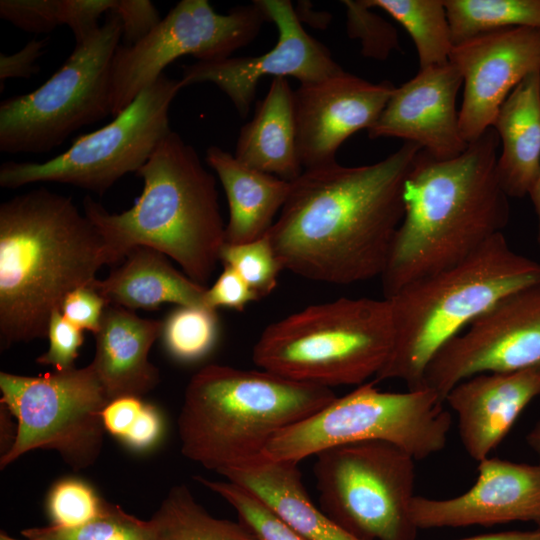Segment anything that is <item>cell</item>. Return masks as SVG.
<instances>
[{
    "instance_id": "obj_1",
    "label": "cell",
    "mask_w": 540,
    "mask_h": 540,
    "mask_svg": "<svg viewBox=\"0 0 540 540\" xmlns=\"http://www.w3.org/2000/svg\"><path fill=\"white\" fill-rule=\"evenodd\" d=\"M420 150L404 142L374 164L303 170L267 233L283 269L335 285L381 277Z\"/></svg>"
},
{
    "instance_id": "obj_2",
    "label": "cell",
    "mask_w": 540,
    "mask_h": 540,
    "mask_svg": "<svg viewBox=\"0 0 540 540\" xmlns=\"http://www.w3.org/2000/svg\"><path fill=\"white\" fill-rule=\"evenodd\" d=\"M499 144L490 127L458 157L417 154L404 184V216L380 277L385 299L503 233L510 205L497 174Z\"/></svg>"
},
{
    "instance_id": "obj_3",
    "label": "cell",
    "mask_w": 540,
    "mask_h": 540,
    "mask_svg": "<svg viewBox=\"0 0 540 540\" xmlns=\"http://www.w3.org/2000/svg\"><path fill=\"white\" fill-rule=\"evenodd\" d=\"M108 265L94 224L68 196L45 188L0 205V343L47 336L71 291L90 286Z\"/></svg>"
},
{
    "instance_id": "obj_4",
    "label": "cell",
    "mask_w": 540,
    "mask_h": 540,
    "mask_svg": "<svg viewBox=\"0 0 540 540\" xmlns=\"http://www.w3.org/2000/svg\"><path fill=\"white\" fill-rule=\"evenodd\" d=\"M137 175L144 188L128 210L109 213L92 197L83 200L84 214L105 243L108 265L146 246L176 261L205 287L226 242L215 177L174 131L160 141Z\"/></svg>"
},
{
    "instance_id": "obj_5",
    "label": "cell",
    "mask_w": 540,
    "mask_h": 540,
    "mask_svg": "<svg viewBox=\"0 0 540 540\" xmlns=\"http://www.w3.org/2000/svg\"><path fill=\"white\" fill-rule=\"evenodd\" d=\"M337 396L266 370L211 364L190 379L178 416L181 451L219 474L263 455L281 430Z\"/></svg>"
},
{
    "instance_id": "obj_6",
    "label": "cell",
    "mask_w": 540,
    "mask_h": 540,
    "mask_svg": "<svg viewBox=\"0 0 540 540\" xmlns=\"http://www.w3.org/2000/svg\"><path fill=\"white\" fill-rule=\"evenodd\" d=\"M537 282L540 263L515 252L499 233L460 263L406 285L388 299L394 344L373 381L424 388L426 368L445 344L503 298Z\"/></svg>"
},
{
    "instance_id": "obj_7",
    "label": "cell",
    "mask_w": 540,
    "mask_h": 540,
    "mask_svg": "<svg viewBox=\"0 0 540 540\" xmlns=\"http://www.w3.org/2000/svg\"><path fill=\"white\" fill-rule=\"evenodd\" d=\"M393 344L388 299L341 297L268 325L252 358L261 369L293 381L359 386L380 372Z\"/></svg>"
},
{
    "instance_id": "obj_8",
    "label": "cell",
    "mask_w": 540,
    "mask_h": 540,
    "mask_svg": "<svg viewBox=\"0 0 540 540\" xmlns=\"http://www.w3.org/2000/svg\"><path fill=\"white\" fill-rule=\"evenodd\" d=\"M375 384H361L279 431L265 447L263 456L298 464L335 446L383 441L422 460L445 448L452 418L436 392L426 387L383 392Z\"/></svg>"
},
{
    "instance_id": "obj_9",
    "label": "cell",
    "mask_w": 540,
    "mask_h": 540,
    "mask_svg": "<svg viewBox=\"0 0 540 540\" xmlns=\"http://www.w3.org/2000/svg\"><path fill=\"white\" fill-rule=\"evenodd\" d=\"M122 37L119 16L110 11L100 27L34 91L0 103V151L46 153L76 130L112 111V60Z\"/></svg>"
},
{
    "instance_id": "obj_10",
    "label": "cell",
    "mask_w": 540,
    "mask_h": 540,
    "mask_svg": "<svg viewBox=\"0 0 540 540\" xmlns=\"http://www.w3.org/2000/svg\"><path fill=\"white\" fill-rule=\"evenodd\" d=\"M316 456L320 509L360 540H416L415 459L383 441L335 446Z\"/></svg>"
},
{
    "instance_id": "obj_11",
    "label": "cell",
    "mask_w": 540,
    "mask_h": 540,
    "mask_svg": "<svg viewBox=\"0 0 540 540\" xmlns=\"http://www.w3.org/2000/svg\"><path fill=\"white\" fill-rule=\"evenodd\" d=\"M0 391L1 406L17 423L1 469L36 449L57 452L77 471L98 459L105 431L102 411L110 399L91 363L41 376L1 372Z\"/></svg>"
},
{
    "instance_id": "obj_12",
    "label": "cell",
    "mask_w": 540,
    "mask_h": 540,
    "mask_svg": "<svg viewBox=\"0 0 540 540\" xmlns=\"http://www.w3.org/2000/svg\"><path fill=\"white\" fill-rule=\"evenodd\" d=\"M181 88L180 79L161 75L113 121L80 136L65 152L42 163H2L0 186L57 182L104 194L127 173H137L172 131L169 108Z\"/></svg>"
},
{
    "instance_id": "obj_13",
    "label": "cell",
    "mask_w": 540,
    "mask_h": 540,
    "mask_svg": "<svg viewBox=\"0 0 540 540\" xmlns=\"http://www.w3.org/2000/svg\"><path fill=\"white\" fill-rule=\"evenodd\" d=\"M269 20L258 0L217 13L207 0H182L141 40L119 45L112 68V111L117 116L177 58L225 59L248 45Z\"/></svg>"
},
{
    "instance_id": "obj_14",
    "label": "cell",
    "mask_w": 540,
    "mask_h": 540,
    "mask_svg": "<svg viewBox=\"0 0 540 540\" xmlns=\"http://www.w3.org/2000/svg\"><path fill=\"white\" fill-rule=\"evenodd\" d=\"M540 365V282L506 296L445 344L431 360L423 387L445 398L459 382L488 372Z\"/></svg>"
},
{
    "instance_id": "obj_15",
    "label": "cell",
    "mask_w": 540,
    "mask_h": 540,
    "mask_svg": "<svg viewBox=\"0 0 540 540\" xmlns=\"http://www.w3.org/2000/svg\"><path fill=\"white\" fill-rule=\"evenodd\" d=\"M258 2L278 30V40L272 49L254 57H228L184 65L180 79L183 87L206 82L216 85L241 117L247 116L263 77H294L303 84L344 71L328 48L304 30L289 0Z\"/></svg>"
},
{
    "instance_id": "obj_16",
    "label": "cell",
    "mask_w": 540,
    "mask_h": 540,
    "mask_svg": "<svg viewBox=\"0 0 540 540\" xmlns=\"http://www.w3.org/2000/svg\"><path fill=\"white\" fill-rule=\"evenodd\" d=\"M449 61L463 78L459 127L472 143L492 127L511 91L540 71V29L511 27L475 36L454 45Z\"/></svg>"
},
{
    "instance_id": "obj_17",
    "label": "cell",
    "mask_w": 540,
    "mask_h": 540,
    "mask_svg": "<svg viewBox=\"0 0 540 540\" xmlns=\"http://www.w3.org/2000/svg\"><path fill=\"white\" fill-rule=\"evenodd\" d=\"M395 88L390 81L372 83L345 71L300 84L293 107L303 170L336 163L340 145L376 122Z\"/></svg>"
},
{
    "instance_id": "obj_18",
    "label": "cell",
    "mask_w": 540,
    "mask_h": 540,
    "mask_svg": "<svg viewBox=\"0 0 540 540\" xmlns=\"http://www.w3.org/2000/svg\"><path fill=\"white\" fill-rule=\"evenodd\" d=\"M478 476L466 492L448 499L415 495L411 516L418 529L491 526L514 521L540 527V464L496 457L478 462Z\"/></svg>"
},
{
    "instance_id": "obj_19",
    "label": "cell",
    "mask_w": 540,
    "mask_h": 540,
    "mask_svg": "<svg viewBox=\"0 0 540 540\" xmlns=\"http://www.w3.org/2000/svg\"><path fill=\"white\" fill-rule=\"evenodd\" d=\"M463 78L451 63L420 69L395 88L376 122L371 139L395 137L412 142L437 160L461 155L468 147L459 127L456 97Z\"/></svg>"
},
{
    "instance_id": "obj_20",
    "label": "cell",
    "mask_w": 540,
    "mask_h": 540,
    "mask_svg": "<svg viewBox=\"0 0 540 540\" xmlns=\"http://www.w3.org/2000/svg\"><path fill=\"white\" fill-rule=\"evenodd\" d=\"M538 397L540 365L471 376L450 390L445 403L457 414L465 451L480 462L490 457L522 411Z\"/></svg>"
},
{
    "instance_id": "obj_21",
    "label": "cell",
    "mask_w": 540,
    "mask_h": 540,
    "mask_svg": "<svg viewBox=\"0 0 540 540\" xmlns=\"http://www.w3.org/2000/svg\"><path fill=\"white\" fill-rule=\"evenodd\" d=\"M161 332L162 321L141 318L124 307L106 306L94 334L96 352L91 364L110 400L141 397L158 385L159 370L148 355Z\"/></svg>"
},
{
    "instance_id": "obj_22",
    "label": "cell",
    "mask_w": 540,
    "mask_h": 540,
    "mask_svg": "<svg viewBox=\"0 0 540 540\" xmlns=\"http://www.w3.org/2000/svg\"><path fill=\"white\" fill-rule=\"evenodd\" d=\"M205 159L226 194V243L240 244L265 236L289 195L291 182L247 166L218 146H210Z\"/></svg>"
},
{
    "instance_id": "obj_23",
    "label": "cell",
    "mask_w": 540,
    "mask_h": 540,
    "mask_svg": "<svg viewBox=\"0 0 540 540\" xmlns=\"http://www.w3.org/2000/svg\"><path fill=\"white\" fill-rule=\"evenodd\" d=\"M90 286L108 305L129 310H152L165 303L206 307V287L177 271L166 255L146 246L133 248L119 267Z\"/></svg>"
},
{
    "instance_id": "obj_24",
    "label": "cell",
    "mask_w": 540,
    "mask_h": 540,
    "mask_svg": "<svg viewBox=\"0 0 540 540\" xmlns=\"http://www.w3.org/2000/svg\"><path fill=\"white\" fill-rule=\"evenodd\" d=\"M221 475L255 494L307 540H360L315 506L297 463L262 455Z\"/></svg>"
},
{
    "instance_id": "obj_25",
    "label": "cell",
    "mask_w": 540,
    "mask_h": 540,
    "mask_svg": "<svg viewBox=\"0 0 540 540\" xmlns=\"http://www.w3.org/2000/svg\"><path fill=\"white\" fill-rule=\"evenodd\" d=\"M492 127L502 143L500 184L510 198H523L540 170V71L527 75L508 95Z\"/></svg>"
},
{
    "instance_id": "obj_26",
    "label": "cell",
    "mask_w": 540,
    "mask_h": 540,
    "mask_svg": "<svg viewBox=\"0 0 540 540\" xmlns=\"http://www.w3.org/2000/svg\"><path fill=\"white\" fill-rule=\"evenodd\" d=\"M234 156L247 166L288 182L301 175L293 90L287 78L272 79L253 119L240 129Z\"/></svg>"
},
{
    "instance_id": "obj_27",
    "label": "cell",
    "mask_w": 540,
    "mask_h": 540,
    "mask_svg": "<svg viewBox=\"0 0 540 540\" xmlns=\"http://www.w3.org/2000/svg\"><path fill=\"white\" fill-rule=\"evenodd\" d=\"M151 519L157 540H258L240 521L210 515L185 485L173 486Z\"/></svg>"
},
{
    "instance_id": "obj_28",
    "label": "cell",
    "mask_w": 540,
    "mask_h": 540,
    "mask_svg": "<svg viewBox=\"0 0 540 540\" xmlns=\"http://www.w3.org/2000/svg\"><path fill=\"white\" fill-rule=\"evenodd\" d=\"M371 8L389 14L408 32L420 69L449 63L454 47L442 0H365Z\"/></svg>"
},
{
    "instance_id": "obj_29",
    "label": "cell",
    "mask_w": 540,
    "mask_h": 540,
    "mask_svg": "<svg viewBox=\"0 0 540 540\" xmlns=\"http://www.w3.org/2000/svg\"><path fill=\"white\" fill-rule=\"evenodd\" d=\"M453 44L511 27L540 29V0H444Z\"/></svg>"
},
{
    "instance_id": "obj_30",
    "label": "cell",
    "mask_w": 540,
    "mask_h": 540,
    "mask_svg": "<svg viewBox=\"0 0 540 540\" xmlns=\"http://www.w3.org/2000/svg\"><path fill=\"white\" fill-rule=\"evenodd\" d=\"M218 336L216 310L204 306H177L162 322L160 337L173 359L194 363L212 352Z\"/></svg>"
},
{
    "instance_id": "obj_31",
    "label": "cell",
    "mask_w": 540,
    "mask_h": 540,
    "mask_svg": "<svg viewBox=\"0 0 540 540\" xmlns=\"http://www.w3.org/2000/svg\"><path fill=\"white\" fill-rule=\"evenodd\" d=\"M21 534L27 540H157L152 519L141 520L106 501L96 518L79 527H31Z\"/></svg>"
},
{
    "instance_id": "obj_32",
    "label": "cell",
    "mask_w": 540,
    "mask_h": 540,
    "mask_svg": "<svg viewBox=\"0 0 540 540\" xmlns=\"http://www.w3.org/2000/svg\"><path fill=\"white\" fill-rule=\"evenodd\" d=\"M197 479L227 501L237 512L239 521L258 540H307L246 488L229 480L212 481L203 477Z\"/></svg>"
},
{
    "instance_id": "obj_33",
    "label": "cell",
    "mask_w": 540,
    "mask_h": 540,
    "mask_svg": "<svg viewBox=\"0 0 540 540\" xmlns=\"http://www.w3.org/2000/svg\"><path fill=\"white\" fill-rule=\"evenodd\" d=\"M219 261L232 268L260 299L276 288L283 270L267 234L240 244L225 242Z\"/></svg>"
},
{
    "instance_id": "obj_34",
    "label": "cell",
    "mask_w": 540,
    "mask_h": 540,
    "mask_svg": "<svg viewBox=\"0 0 540 540\" xmlns=\"http://www.w3.org/2000/svg\"><path fill=\"white\" fill-rule=\"evenodd\" d=\"M104 504L105 501L86 482L77 478H65L51 488L46 510L51 525L75 528L96 518Z\"/></svg>"
},
{
    "instance_id": "obj_35",
    "label": "cell",
    "mask_w": 540,
    "mask_h": 540,
    "mask_svg": "<svg viewBox=\"0 0 540 540\" xmlns=\"http://www.w3.org/2000/svg\"><path fill=\"white\" fill-rule=\"evenodd\" d=\"M347 32L350 38L361 41V53L370 58L385 60L393 50L400 49L396 29L371 11L365 0H344Z\"/></svg>"
},
{
    "instance_id": "obj_36",
    "label": "cell",
    "mask_w": 540,
    "mask_h": 540,
    "mask_svg": "<svg viewBox=\"0 0 540 540\" xmlns=\"http://www.w3.org/2000/svg\"><path fill=\"white\" fill-rule=\"evenodd\" d=\"M0 17L31 33H47L64 25L62 0H1Z\"/></svg>"
},
{
    "instance_id": "obj_37",
    "label": "cell",
    "mask_w": 540,
    "mask_h": 540,
    "mask_svg": "<svg viewBox=\"0 0 540 540\" xmlns=\"http://www.w3.org/2000/svg\"><path fill=\"white\" fill-rule=\"evenodd\" d=\"M47 337L49 348L36 359V362L52 366L55 371L75 367L74 362L83 343V331L70 323L59 309L50 317Z\"/></svg>"
},
{
    "instance_id": "obj_38",
    "label": "cell",
    "mask_w": 540,
    "mask_h": 540,
    "mask_svg": "<svg viewBox=\"0 0 540 540\" xmlns=\"http://www.w3.org/2000/svg\"><path fill=\"white\" fill-rule=\"evenodd\" d=\"M108 304L92 287L83 286L66 295L60 311L62 315L79 329L96 333Z\"/></svg>"
},
{
    "instance_id": "obj_39",
    "label": "cell",
    "mask_w": 540,
    "mask_h": 540,
    "mask_svg": "<svg viewBox=\"0 0 540 540\" xmlns=\"http://www.w3.org/2000/svg\"><path fill=\"white\" fill-rule=\"evenodd\" d=\"M260 298L230 267L224 270L210 288H206L204 304L216 310L219 307L243 311L248 304Z\"/></svg>"
},
{
    "instance_id": "obj_40",
    "label": "cell",
    "mask_w": 540,
    "mask_h": 540,
    "mask_svg": "<svg viewBox=\"0 0 540 540\" xmlns=\"http://www.w3.org/2000/svg\"><path fill=\"white\" fill-rule=\"evenodd\" d=\"M122 23L125 45L144 38L161 20L154 4L149 0H115L112 9Z\"/></svg>"
},
{
    "instance_id": "obj_41",
    "label": "cell",
    "mask_w": 540,
    "mask_h": 540,
    "mask_svg": "<svg viewBox=\"0 0 540 540\" xmlns=\"http://www.w3.org/2000/svg\"><path fill=\"white\" fill-rule=\"evenodd\" d=\"M114 3L115 0H62L64 25L72 30L75 44L81 43L100 27V16L112 11Z\"/></svg>"
},
{
    "instance_id": "obj_42",
    "label": "cell",
    "mask_w": 540,
    "mask_h": 540,
    "mask_svg": "<svg viewBox=\"0 0 540 540\" xmlns=\"http://www.w3.org/2000/svg\"><path fill=\"white\" fill-rule=\"evenodd\" d=\"M164 420L159 410L145 403L138 417L120 440L135 451H147L162 439Z\"/></svg>"
},
{
    "instance_id": "obj_43",
    "label": "cell",
    "mask_w": 540,
    "mask_h": 540,
    "mask_svg": "<svg viewBox=\"0 0 540 540\" xmlns=\"http://www.w3.org/2000/svg\"><path fill=\"white\" fill-rule=\"evenodd\" d=\"M48 38L37 40L32 39L19 51L7 55L0 54V86L3 89V83L11 78L28 79L40 70L35 62L43 54V49L48 43Z\"/></svg>"
},
{
    "instance_id": "obj_44",
    "label": "cell",
    "mask_w": 540,
    "mask_h": 540,
    "mask_svg": "<svg viewBox=\"0 0 540 540\" xmlns=\"http://www.w3.org/2000/svg\"><path fill=\"white\" fill-rule=\"evenodd\" d=\"M144 404L137 396H122L110 400L102 411L105 431L121 440L131 428Z\"/></svg>"
},
{
    "instance_id": "obj_45",
    "label": "cell",
    "mask_w": 540,
    "mask_h": 540,
    "mask_svg": "<svg viewBox=\"0 0 540 540\" xmlns=\"http://www.w3.org/2000/svg\"><path fill=\"white\" fill-rule=\"evenodd\" d=\"M462 540H540V529L536 531H505L476 535Z\"/></svg>"
},
{
    "instance_id": "obj_46",
    "label": "cell",
    "mask_w": 540,
    "mask_h": 540,
    "mask_svg": "<svg viewBox=\"0 0 540 540\" xmlns=\"http://www.w3.org/2000/svg\"><path fill=\"white\" fill-rule=\"evenodd\" d=\"M529 196L532 200L537 218H538V232H537V243L540 248V170L538 176L529 192Z\"/></svg>"
},
{
    "instance_id": "obj_47",
    "label": "cell",
    "mask_w": 540,
    "mask_h": 540,
    "mask_svg": "<svg viewBox=\"0 0 540 540\" xmlns=\"http://www.w3.org/2000/svg\"><path fill=\"white\" fill-rule=\"evenodd\" d=\"M528 446L534 451L540 464V420L531 428L526 436Z\"/></svg>"
},
{
    "instance_id": "obj_48",
    "label": "cell",
    "mask_w": 540,
    "mask_h": 540,
    "mask_svg": "<svg viewBox=\"0 0 540 540\" xmlns=\"http://www.w3.org/2000/svg\"><path fill=\"white\" fill-rule=\"evenodd\" d=\"M0 540H18V539L9 536V535H8L6 532H4V531H1V533H0Z\"/></svg>"
}]
</instances>
